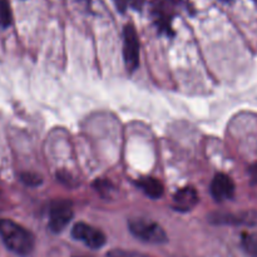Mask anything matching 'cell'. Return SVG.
Wrapping results in <instances>:
<instances>
[{"label":"cell","mask_w":257,"mask_h":257,"mask_svg":"<svg viewBox=\"0 0 257 257\" xmlns=\"http://www.w3.org/2000/svg\"><path fill=\"white\" fill-rule=\"evenodd\" d=\"M0 237L12 252L28 256L34 250V236L32 232L8 218L0 220Z\"/></svg>","instance_id":"1"},{"label":"cell","mask_w":257,"mask_h":257,"mask_svg":"<svg viewBox=\"0 0 257 257\" xmlns=\"http://www.w3.org/2000/svg\"><path fill=\"white\" fill-rule=\"evenodd\" d=\"M128 228L135 237L148 243H165L167 235L158 223L146 218H132L128 221Z\"/></svg>","instance_id":"2"},{"label":"cell","mask_w":257,"mask_h":257,"mask_svg":"<svg viewBox=\"0 0 257 257\" xmlns=\"http://www.w3.org/2000/svg\"><path fill=\"white\" fill-rule=\"evenodd\" d=\"M185 5V0H153L152 18L160 32L172 34V20L177 14V9Z\"/></svg>","instance_id":"3"},{"label":"cell","mask_w":257,"mask_h":257,"mask_svg":"<svg viewBox=\"0 0 257 257\" xmlns=\"http://www.w3.org/2000/svg\"><path fill=\"white\" fill-rule=\"evenodd\" d=\"M123 58L131 73L140 65V39L132 24H127L123 30Z\"/></svg>","instance_id":"4"},{"label":"cell","mask_w":257,"mask_h":257,"mask_svg":"<svg viewBox=\"0 0 257 257\" xmlns=\"http://www.w3.org/2000/svg\"><path fill=\"white\" fill-rule=\"evenodd\" d=\"M72 236L75 240L85 243V246L93 248V250L103 247L105 243L104 233L100 230H98V228L93 227V226L84 222L75 223L73 226Z\"/></svg>","instance_id":"5"},{"label":"cell","mask_w":257,"mask_h":257,"mask_svg":"<svg viewBox=\"0 0 257 257\" xmlns=\"http://www.w3.org/2000/svg\"><path fill=\"white\" fill-rule=\"evenodd\" d=\"M73 217L72 207L65 201L55 202L50 208L49 215V228L55 233H59L64 230Z\"/></svg>","instance_id":"6"},{"label":"cell","mask_w":257,"mask_h":257,"mask_svg":"<svg viewBox=\"0 0 257 257\" xmlns=\"http://www.w3.org/2000/svg\"><path fill=\"white\" fill-rule=\"evenodd\" d=\"M211 195L218 202L230 200L235 193V185L232 180L225 173H217L211 182Z\"/></svg>","instance_id":"7"},{"label":"cell","mask_w":257,"mask_h":257,"mask_svg":"<svg viewBox=\"0 0 257 257\" xmlns=\"http://www.w3.org/2000/svg\"><path fill=\"white\" fill-rule=\"evenodd\" d=\"M198 203V195L193 187H185L178 191L173 198V207L177 211H191Z\"/></svg>","instance_id":"8"},{"label":"cell","mask_w":257,"mask_h":257,"mask_svg":"<svg viewBox=\"0 0 257 257\" xmlns=\"http://www.w3.org/2000/svg\"><path fill=\"white\" fill-rule=\"evenodd\" d=\"M211 221L217 223H230V225L257 226V212H242L240 215H222L217 213L211 217Z\"/></svg>","instance_id":"9"},{"label":"cell","mask_w":257,"mask_h":257,"mask_svg":"<svg viewBox=\"0 0 257 257\" xmlns=\"http://www.w3.org/2000/svg\"><path fill=\"white\" fill-rule=\"evenodd\" d=\"M137 185L148 197L151 198H157L162 197L163 196V188L162 182L157 178H153V177H145V178H141V180L137 181Z\"/></svg>","instance_id":"10"},{"label":"cell","mask_w":257,"mask_h":257,"mask_svg":"<svg viewBox=\"0 0 257 257\" xmlns=\"http://www.w3.org/2000/svg\"><path fill=\"white\" fill-rule=\"evenodd\" d=\"M242 246L248 255L252 257H257V232L243 233Z\"/></svg>","instance_id":"11"},{"label":"cell","mask_w":257,"mask_h":257,"mask_svg":"<svg viewBox=\"0 0 257 257\" xmlns=\"http://www.w3.org/2000/svg\"><path fill=\"white\" fill-rule=\"evenodd\" d=\"M13 23L12 8H10L9 0H0V27L8 28Z\"/></svg>","instance_id":"12"},{"label":"cell","mask_w":257,"mask_h":257,"mask_svg":"<svg viewBox=\"0 0 257 257\" xmlns=\"http://www.w3.org/2000/svg\"><path fill=\"white\" fill-rule=\"evenodd\" d=\"M107 257H148L143 253L135 252V251H124V250H112L110 252H108Z\"/></svg>","instance_id":"13"},{"label":"cell","mask_w":257,"mask_h":257,"mask_svg":"<svg viewBox=\"0 0 257 257\" xmlns=\"http://www.w3.org/2000/svg\"><path fill=\"white\" fill-rule=\"evenodd\" d=\"M22 181L24 183L29 186H37L39 185L42 181H40V177L37 175H33V173H25V175L22 176Z\"/></svg>","instance_id":"14"},{"label":"cell","mask_w":257,"mask_h":257,"mask_svg":"<svg viewBox=\"0 0 257 257\" xmlns=\"http://www.w3.org/2000/svg\"><path fill=\"white\" fill-rule=\"evenodd\" d=\"M113 3H114L115 8H117L120 13H124L125 9H127V7H128L127 0H113Z\"/></svg>","instance_id":"15"},{"label":"cell","mask_w":257,"mask_h":257,"mask_svg":"<svg viewBox=\"0 0 257 257\" xmlns=\"http://www.w3.org/2000/svg\"><path fill=\"white\" fill-rule=\"evenodd\" d=\"M127 2L128 5L136 10H141L142 9L143 4H145V0H127Z\"/></svg>","instance_id":"16"},{"label":"cell","mask_w":257,"mask_h":257,"mask_svg":"<svg viewBox=\"0 0 257 257\" xmlns=\"http://www.w3.org/2000/svg\"><path fill=\"white\" fill-rule=\"evenodd\" d=\"M250 176L252 183H257V165L252 166V167L250 168Z\"/></svg>","instance_id":"17"},{"label":"cell","mask_w":257,"mask_h":257,"mask_svg":"<svg viewBox=\"0 0 257 257\" xmlns=\"http://www.w3.org/2000/svg\"><path fill=\"white\" fill-rule=\"evenodd\" d=\"M75 2H78V3H80V4H84V5H89L90 4V0H75Z\"/></svg>","instance_id":"18"},{"label":"cell","mask_w":257,"mask_h":257,"mask_svg":"<svg viewBox=\"0 0 257 257\" xmlns=\"http://www.w3.org/2000/svg\"><path fill=\"white\" fill-rule=\"evenodd\" d=\"M221 2H225V3H231V2H233V0H221Z\"/></svg>","instance_id":"19"},{"label":"cell","mask_w":257,"mask_h":257,"mask_svg":"<svg viewBox=\"0 0 257 257\" xmlns=\"http://www.w3.org/2000/svg\"><path fill=\"white\" fill-rule=\"evenodd\" d=\"M253 2H255V3H257V0H253Z\"/></svg>","instance_id":"20"},{"label":"cell","mask_w":257,"mask_h":257,"mask_svg":"<svg viewBox=\"0 0 257 257\" xmlns=\"http://www.w3.org/2000/svg\"><path fill=\"white\" fill-rule=\"evenodd\" d=\"M77 257H78V256H77ZM79 257H83V256H79Z\"/></svg>","instance_id":"21"}]
</instances>
